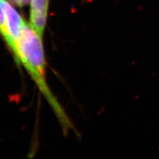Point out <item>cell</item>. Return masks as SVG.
Masks as SVG:
<instances>
[{"label":"cell","instance_id":"obj_5","mask_svg":"<svg viewBox=\"0 0 159 159\" xmlns=\"http://www.w3.org/2000/svg\"><path fill=\"white\" fill-rule=\"evenodd\" d=\"M10 1L16 5H17L18 6H23L27 4L31 0H10Z\"/></svg>","mask_w":159,"mask_h":159},{"label":"cell","instance_id":"obj_2","mask_svg":"<svg viewBox=\"0 0 159 159\" xmlns=\"http://www.w3.org/2000/svg\"><path fill=\"white\" fill-rule=\"evenodd\" d=\"M6 16V25L8 33L7 44L14 54L16 43L21 37L23 30L27 24L14 7L6 0H0Z\"/></svg>","mask_w":159,"mask_h":159},{"label":"cell","instance_id":"obj_1","mask_svg":"<svg viewBox=\"0 0 159 159\" xmlns=\"http://www.w3.org/2000/svg\"><path fill=\"white\" fill-rule=\"evenodd\" d=\"M13 55L17 63L21 64L35 82L58 117L65 133L70 129H74L71 121L50 91L45 81V62L42 37L27 24L17 41L16 51Z\"/></svg>","mask_w":159,"mask_h":159},{"label":"cell","instance_id":"obj_3","mask_svg":"<svg viewBox=\"0 0 159 159\" xmlns=\"http://www.w3.org/2000/svg\"><path fill=\"white\" fill-rule=\"evenodd\" d=\"M48 9V0H31L30 26L41 37L46 26Z\"/></svg>","mask_w":159,"mask_h":159},{"label":"cell","instance_id":"obj_4","mask_svg":"<svg viewBox=\"0 0 159 159\" xmlns=\"http://www.w3.org/2000/svg\"><path fill=\"white\" fill-rule=\"evenodd\" d=\"M0 34L4 39L5 41H8V33L6 25V20L3 7L2 6L1 2H0Z\"/></svg>","mask_w":159,"mask_h":159}]
</instances>
